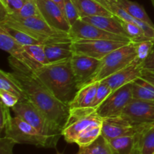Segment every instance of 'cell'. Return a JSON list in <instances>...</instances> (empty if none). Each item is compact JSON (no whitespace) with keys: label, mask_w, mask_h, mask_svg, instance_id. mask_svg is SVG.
<instances>
[{"label":"cell","mask_w":154,"mask_h":154,"mask_svg":"<svg viewBox=\"0 0 154 154\" xmlns=\"http://www.w3.org/2000/svg\"><path fill=\"white\" fill-rule=\"evenodd\" d=\"M78 154H114V153L108 140L101 135L90 145L79 147Z\"/></svg>","instance_id":"cell-28"},{"label":"cell","mask_w":154,"mask_h":154,"mask_svg":"<svg viewBox=\"0 0 154 154\" xmlns=\"http://www.w3.org/2000/svg\"><path fill=\"white\" fill-rule=\"evenodd\" d=\"M27 0H0L2 13L14 14L21 9Z\"/></svg>","instance_id":"cell-36"},{"label":"cell","mask_w":154,"mask_h":154,"mask_svg":"<svg viewBox=\"0 0 154 154\" xmlns=\"http://www.w3.org/2000/svg\"><path fill=\"white\" fill-rule=\"evenodd\" d=\"M132 83L114 90L98 108L96 112L102 118L120 116L132 101Z\"/></svg>","instance_id":"cell-8"},{"label":"cell","mask_w":154,"mask_h":154,"mask_svg":"<svg viewBox=\"0 0 154 154\" xmlns=\"http://www.w3.org/2000/svg\"><path fill=\"white\" fill-rule=\"evenodd\" d=\"M141 78L147 80V81H149V82L151 83L152 84L154 85V74L147 72H143V75L141 76Z\"/></svg>","instance_id":"cell-41"},{"label":"cell","mask_w":154,"mask_h":154,"mask_svg":"<svg viewBox=\"0 0 154 154\" xmlns=\"http://www.w3.org/2000/svg\"><path fill=\"white\" fill-rule=\"evenodd\" d=\"M16 142L8 137L0 138V154H14V147Z\"/></svg>","instance_id":"cell-39"},{"label":"cell","mask_w":154,"mask_h":154,"mask_svg":"<svg viewBox=\"0 0 154 154\" xmlns=\"http://www.w3.org/2000/svg\"><path fill=\"white\" fill-rule=\"evenodd\" d=\"M112 92V89L109 86L107 85L103 81H100L99 84V87H98L97 91H96V96H95L94 101H93V103L91 106L92 111L96 112L98 108L105 102V99L110 96V94Z\"/></svg>","instance_id":"cell-32"},{"label":"cell","mask_w":154,"mask_h":154,"mask_svg":"<svg viewBox=\"0 0 154 154\" xmlns=\"http://www.w3.org/2000/svg\"><path fill=\"white\" fill-rule=\"evenodd\" d=\"M135 134L119 137L108 141L114 154H137V138Z\"/></svg>","instance_id":"cell-23"},{"label":"cell","mask_w":154,"mask_h":154,"mask_svg":"<svg viewBox=\"0 0 154 154\" xmlns=\"http://www.w3.org/2000/svg\"><path fill=\"white\" fill-rule=\"evenodd\" d=\"M0 26L4 29L5 31L10 35L15 41L20 44L23 46H27V45H43L40 41L35 38L32 36L29 35L22 30L17 29L13 28V27L8 26L0 24Z\"/></svg>","instance_id":"cell-29"},{"label":"cell","mask_w":154,"mask_h":154,"mask_svg":"<svg viewBox=\"0 0 154 154\" xmlns=\"http://www.w3.org/2000/svg\"><path fill=\"white\" fill-rule=\"evenodd\" d=\"M8 62L13 69L11 75L20 84L26 99L63 129L69 116V105L59 100L31 70L17 60L10 57Z\"/></svg>","instance_id":"cell-1"},{"label":"cell","mask_w":154,"mask_h":154,"mask_svg":"<svg viewBox=\"0 0 154 154\" xmlns=\"http://www.w3.org/2000/svg\"><path fill=\"white\" fill-rule=\"evenodd\" d=\"M0 48L4 51L8 53L10 57L14 58L32 72H34V66L28 54L26 51L24 46L15 41L1 26H0Z\"/></svg>","instance_id":"cell-17"},{"label":"cell","mask_w":154,"mask_h":154,"mask_svg":"<svg viewBox=\"0 0 154 154\" xmlns=\"http://www.w3.org/2000/svg\"><path fill=\"white\" fill-rule=\"evenodd\" d=\"M120 116L133 125L154 123V103L132 99Z\"/></svg>","instance_id":"cell-14"},{"label":"cell","mask_w":154,"mask_h":154,"mask_svg":"<svg viewBox=\"0 0 154 154\" xmlns=\"http://www.w3.org/2000/svg\"><path fill=\"white\" fill-rule=\"evenodd\" d=\"M138 125H133L122 116L103 118L102 135L108 141L125 135H135Z\"/></svg>","instance_id":"cell-12"},{"label":"cell","mask_w":154,"mask_h":154,"mask_svg":"<svg viewBox=\"0 0 154 154\" xmlns=\"http://www.w3.org/2000/svg\"><path fill=\"white\" fill-rule=\"evenodd\" d=\"M117 2L128 14H129L134 18L154 26L153 23L149 17L145 9L138 2L130 0H117Z\"/></svg>","instance_id":"cell-24"},{"label":"cell","mask_w":154,"mask_h":154,"mask_svg":"<svg viewBox=\"0 0 154 154\" xmlns=\"http://www.w3.org/2000/svg\"><path fill=\"white\" fill-rule=\"evenodd\" d=\"M102 124L93 125L81 132L77 138L75 144L79 147H84L93 144L102 135Z\"/></svg>","instance_id":"cell-26"},{"label":"cell","mask_w":154,"mask_h":154,"mask_svg":"<svg viewBox=\"0 0 154 154\" xmlns=\"http://www.w3.org/2000/svg\"><path fill=\"white\" fill-rule=\"evenodd\" d=\"M122 24H123V28H124L125 31L127 34V36L131 39L132 42H141V41L152 39L146 36L144 30L137 24L123 20H122ZM152 40H153V39H152Z\"/></svg>","instance_id":"cell-30"},{"label":"cell","mask_w":154,"mask_h":154,"mask_svg":"<svg viewBox=\"0 0 154 154\" xmlns=\"http://www.w3.org/2000/svg\"><path fill=\"white\" fill-rule=\"evenodd\" d=\"M5 136L11 138L16 144H27L38 147L51 148L49 141L38 132L32 125L20 117L15 116L5 128Z\"/></svg>","instance_id":"cell-6"},{"label":"cell","mask_w":154,"mask_h":154,"mask_svg":"<svg viewBox=\"0 0 154 154\" xmlns=\"http://www.w3.org/2000/svg\"><path fill=\"white\" fill-rule=\"evenodd\" d=\"M132 98L134 99L144 101V102L154 103V92L144 88L142 86L136 84L135 82L132 83Z\"/></svg>","instance_id":"cell-34"},{"label":"cell","mask_w":154,"mask_h":154,"mask_svg":"<svg viewBox=\"0 0 154 154\" xmlns=\"http://www.w3.org/2000/svg\"><path fill=\"white\" fill-rule=\"evenodd\" d=\"M0 89L17 95L20 100L26 99L22 87L11 75V72L0 71Z\"/></svg>","instance_id":"cell-25"},{"label":"cell","mask_w":154,"mask_h":154,"mask_svg":"<svg viewBox=\"0 0 154 154\" xmlns=\"http://www.w3.org/2000/svg\"><path fill=\"white\" fill-rule=\"evenodd\" d=\"M136 57L135 44L132 42L114 50L100 60L99 67L87 83L103 81L129 66Z\"/></svg>","instance_id":"cell-5"},{"label":"cell","mask_w":154,"mask_h":154,"mask_svg":"<svg viewBox=\"0 0 154 154\" xmlns=\"http://www.w3.org/2000/svg\"><path fill=\"white\" fill-rule=\"evenodd\" d=\"M0 24L22 30L40 41L44 45L59 42L72 41L69 33L52 27L42 17L20 18L2 13Z\"/></svg>","instance_id":"cell-3"},{"label":"cell","mask_w":154,"mask_h":154,"mask_svg":"<svg viewBox=\"0 0 154 154\" xmlns=\"http://www.w3.org/2000/svg\"><path fill=\"white\" fill-rule=\"evenodd\" d=\"M42 18L54 28L69 33L68 23L63 9L52 0H35Z\"/></svg>","instance_id":"cell-15"},{"label":"cell","mask_w":154,"mask_h":154,"mask_svg":"<svg viewBox=\"0 0 154 154\" xmlns=\"http://www.w3.org/2000/svg\"><path fill=\"white\" fill-rule=\"evenodd\" d=\"M97 1L101 5H102L105 8L110 11L114 16L120 18L121 20L130 22L139 26L144 30L146 36L154 40V26L149 25V24L146 23L142 22V21L138 20L135 19L133 17L131 16L129 14H128L124 10L123 7H121L119 5L117 0H97Z\"/></svg>","instance_id":"cell-18"},{"label":"cell","mask_w":154,"mask_h":154,"mask_svg":"<svg viewBox=\"0 0 154 154\" xmlns=\"http://www.w3.org/2000/svg\"><path fill=\"white\" fill-rule=\"evenodd\" d=\"M143 72V62L136 57L129 66L102 81L109 86L113 91H114L126 84L135 82L142 76Z\"/></svg>","instance_id":"cell-13"},{"label":"cell","mask_w":154,"mask_h":154,"mask_svg":"<svg viewBox=\"0 0 154 154\" xmlns=\"http://www.w3.org/2000/svg\"><path fill=\"white\" fill-rule=\"evenodd\" d=\"M15 116L20 117L29 123L49 141L51 148L57 147L63 136V128L54 123L46 114L38 108L29 99H24L12 108Z\"/></svg>","instance_id":"cell-4"},{"label":"cell","mask_w":154,"mask_h":154,"mask_svg":"<svg viewBox=\"0 0 154 154\" xmlns=\"http://www.w3.org/2000/svg\"><path fill=\"white\" fill-rule=\"evenodd\" d=\"M99 82L87 83L78 89L72 102L69 104V116L67 121L95 112L92 111L91 106L94 101Z\"/></svg>","instance_id":"cell-9"},{"label":"cell","mask_w":154,"mask_h":154,"mask_svg":"<svg viewBox=\"0 0 154 154\" xmlns=\"http://www.w3.org/2000/svg\"><path fill=\"white\" fill-rule=\"evenodd\" d=\"M129 43L113 40H75L72 42V48L73 54H82L101 60L113 51Z\"/></svg>","instance_id":"cell-7"},{"label":"cell","mask_w":154,"mask_h":154,"mask_svg":"<svg viewBox=\"0 0 154 154\" xmlns=\"http://www.w3.org/2000/svg\"><path fill=\"white\" fill-rule=\"evenodd\" d=\"M70 60L48 63L32 72L59 100L66 105L72 102L78 90Z\"/></svg>","instance_id":"cell-2"},{"label":"cell","mask_w":154,"mask_h":154,"mask_svg":"<svg viewBox=\"0 0 154 154\" xmlns=\"http://www.w3.org/2000/svg\"><path fill=\"white\" fill-rule=\"evenodd\" d=\"M10 108L6 106L5 105L0 102V129L1 132H3L5 128L10 123L12 118L10 113Z\"/></svg>","instance_id":"cell-38"},{"label":"cell","mask_w":154,"mask_h":154,"mask_svg":"<svg viewBox=\"0 0 154 154\" xmlns=\"http://www.w3.org/2000/svg\"><path fill=\"white\" fill-rule=\"evenodd\" d=\"M143 70L154 74V48L149 57L143 62Z\"/></svg>","instance_id":"cell-40"},{"label":"cell","mask_w":154,"mask_h":154,"mask_svg":"<svg viewBox=\"0 0 154 154\" xmlns=\"http://www.w3.org/2000/svg\"><path fill=\"white\" fill-rule=\"evenodd\" d=\"M102 121L103 118L98 115L96 112L69 120L63 128V136L66 142L75 144L77 138L81 132L93 125L102 124Z\"/></svg>","instance_id":"cell-16"},{"label":"cell","mask_w":154,"mask_h":154,"mask_svg":"<svg viewBox=\"0 0 154 154\" xmlns=\"http://www.w3.org/2000/svg\"><path fill=\"white\" fill-rule=\"evenodd\" d=\"M53 2H54L55 3H57L62 9H63V4H64V1L65 0H52Z\"/></svg>","instance_id":"cell-42"},{"label":"cell","mask_w":154,"mask_h":154,"mask_svg":"<svg viewBox=\"0 0 154 154\" xmlns=\"http://www.w3.org/2000/svg\"><path fill=\"white\" fill-rule=\"evenodd\" d=\"M137 154H154V123L138 125Z\"/></svg>","instance_id":"cell-20"},{"label":"cell","mask_w":154,"mask_h":154,"mask_svg":"<svg viewBox=\"0 0 154 154\" xmlns=\"http://www.w3.org/2000/svg\"><path fill=\"white\" fill-rule=\"evenodd\" d=\"M70 61L78 89L90 81L100 63V60L77 54H73Z\"/></svg>","instance_id":"cell-11"},{"label":"cell","mask_w":154,"mask_h":154,"mask_svg":"<svg viewBox=\"0 0 154 154\" xmlns=\"http://www.w3.org/2000/svg\"><path fill=\"white\" fill-rule=\"evenodd\" d=\"M81 19L108 32L129 38L123 28L122 20L116 16L97 15V16L86 17Z\"/></svg>","instance_id":"cell-19"},{"label":"cell","mask_w":154,"mask_h":154,"mask_svg":"<svg viewBox=\"0 0 154 154\" xmlns=\"http://www.w3.org/2000/svg\"><path fill=\"white\" fill-rule=\"evenodd\" d=\"M81 18L90 16H114L97 0H72Z\"/></svg>","instance_id":"cell-22"},{"label":"cell","mask_w":154,"mask_h":154,"mask_svg":"<svg viewBox=\"0 0 154 154\" xmlns=\"http://www.w3.org/2000/svg\"><path fill=\"white\" fill-rule=\"evenodd\" d=\"M134 44H135L137 58L141 61L144 62L153 50L154 40L148 39V40L141 41L138 42H134Z\"/></svg>","instance_id":"cell-33"},{"label":"cell","mask_w":154,"mask_h":154,"mask_svg":"<svg viewBox=\"0 0 154 154\" xmlns=\"http://www.w3.org/2000/svg\"><path fill=\"white\" fill-rule=\"evenodd\" d=\"M0 99L1 102L4 105L10 108H13L20 100V97H18L17 95L1 89H0Z\"/></svg>","instance_id":"cell-37"},{"label":"cell","mask_w":154,"mask_h":154,"mask_svg":"<svg viewBox=\"0 0 154 154\" xmlns=\"http://www.w3.org/2000/svg\"><path fill=\"white\" fill-rule=\"evenodd\" d=\"M72 42L66 41L45 45V55L48 63H57L72 58L73 55Z\"/></svg>","instance_id":"cell-21"},{"label":"cell","mask_w":154,"mask_h":154,"mask_svg":"<svg viewBox=\"0 0 154 154\" xmlns=\"http://www.w3.org/2000/svg\"><path fill=\"white\" fill-rule=\"evenodd\" d=\"M72 41L75 40H113L130 42L129 38L105 31L93 24L80 19L72 26L69 31Z\"/></svg>","instance_id":"cell-10"},{"label":"cell","mask_w":154,"mask_h":154,"mask_svg":"<svg viewBox=\"0 0 154 154\" xmlns=\"http://www.w3.org/2000/svg\"><path fill=\"white\" fill-rule=\"evenodd\" d=\"M63 11L64 13L65 17H66L68 23L70 26V28L78 20L81 19L79 13L72 0H65L63 7Z\"/></svg>","instance_id":"cell-35"},{"label":"cell","mask_w":154,"mask_h":154,"mask_svg":"<svg viewBox=\"0 0 154 154\" xmlns=\"http://www.w3.org/2000/svg\"><path fill=\"white\" fill-rule=\"evenodd\" d=\"M57 154H63V153H57Z\"/></svg>","instance_id":"cell-44"},{"label":"cell","mask_w":154,"mask_h":154,"mask_svg":"<svg viewBox=\"0 0 154 154\" xmlns=\"http://www.w3.org/2000/svg\"><path fill=\"white\" fill-rule=\"evenodd\" d=\"M9 15H13V16L20 18L42 17V14H41V12L39 11L35 0H27L19 11L14 14Z\"/></svg>","instance_id":"cell-31"},{"label":"cell","mask_w":154,"mask_h":154,"mask_svg":"<svg viewBox=\"0 0 154 154\" xmlns=\"http://www.w3.org/2000/svg\"><path fill=\"white\" fill-rule=\"evenodd\" d=\"M150 1H151L152 4H153V7H154V0H150Z\"/></svg>","instance_id":"cell-43"},{"label":"cell","mask_w":154,"mask_h":154,"mask_svg":"<svg viewBox=\"0 0 154 154\" xmlns=\"http://www.w3.org/2000/svg\"><path fill=\"white\" fill-rule=\"evenodd\" d=\"M24 48L34 66L35 71L48 63L45 55V45H27L24 46Z\"/></svg>","instance_id":"cell-27"}]
</instances>
